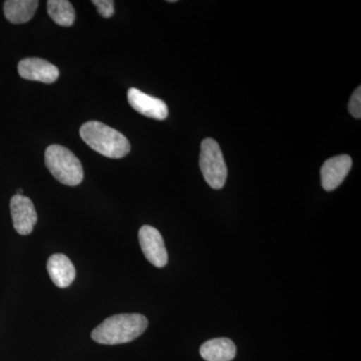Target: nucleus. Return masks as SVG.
Returning a JSON list of instances; mask_svg holds the SVG:
<instances>
[{"instance_id":"obj_1","label":"nucleus","mask_w":361,"mask_h":361,"mask_svg":"<svg viewBox=\"0 0 361 361\" xmlns=\"http://www.w3.org/2000/svg\"><path fill=\"white\" fill-rule=\"evenodd\" d=\"M148 324V319L139 313L114 315L92 330V338L104 345L128 343L141 336Z\"/></svg>"},{"instance_id":"obj_2","label":"nucleus","mask_w":361,"mask_h":361,"mask_svg":"<svg viewBox=\"0 0 361 361\" xmlns=\"http://www.w3.org/2000/svg\"><path fill=\"white\" fill-rule=\"evenodd\" d=\"M80 135L90 149L106 158L121 159L130 153V144L127 137L103 123L90 121L84 123Z\"/></svg>"},{"instance_id":"obj_3","label":"nucleus","mask_w":361,"mask_h":361,"mask_svg":"<svg viewBox=\"0 0 361 361\" xmlns=\"http://www.w3.org/2000/svg\"><path fill=\"white\" fill-rule=\"evenodd\" d=\"M45 166L61 184L78 186L84 180V169L75 154L65 147L51 145L44 154Z\"/></svg>"},{"instance_id":"obj_4","label":"nucleus","mask_w":361,"mask_h":361,"mask_svg":"<svg viewBox=\"0 0 361 361\" xmlns=\"http://www.w3.org/2000/svg\"><path fill=\"white\" fill-rule=\"evenodd\" d=\"M200 169L209 186L215 190L224 187L228 170L219 144L215 140H204L201 144Z\"/></svg>"},{"instance_id":"obj_5","label":"nucleus","mask_w":361,"mask_h":361,"mask_svg":"<svg viewBox=\"0 0 361 361\" xmlns=\"http://www.w3.org/2000/svg\"><path fill=\"white\" fill-rule=\"evenodd\" d=\"M140 245L151 264L163 268L168 263V253L161 233L152 226H142L139 231Z\"/></svg>"},{"instance_id":"obj_6","label":"nucleus","mask_w":361,"mask_h":361,"mask_svg":"<svg viewBox=\"0 0 361 361\" xmlns=\"http://www.w3.org/2000/svg\"><path fill=\"white\" fill-rule=\"evenodd\" d=\"M13 227L20 235H30L37 222V214L32 201L23 195H14L11 200Z\"/></svg>"},{"instance_id":"obj_7","label":"nucleus","mask_w":361,"mask_h":361,"mask_svg":"<svg viewBox=\"0 0 361 361\" xmlns=\"http://www.w3.org/2000/svg\"><path fill=\"white\" fill-rule=\"evenodd\" d=\"M21 78L28 80L52 84L59 78V71L49 61L39 58H28L20 61L18 66Z\"/></svg>"},{"instance_id":"obj_8","label":"nucleus","mask_w":361,"mask_h":361,"mask_svg":"<svg viewBox=\"0 0 361 361\" xmlns=\"http://www.w3.org/2000/svg\"><path fill=\"white\" fill-rule=\"evenodd\" d=\"M128 101L135 111L147 118H155V120H166L169 111L167 104L160 99H157L149 94H145L141 90L135 89L128 92Z\"/></svg>"},{"instance_id":"obj_9","label":"nucleus","mask_w":361,"mask_h":361,"mask_svg":"<svg viewBox=\"0 0 361 361\" xmlns=\"http://www.w3.org/2000/svg\"><path fill=\"white\" fill-rule=\"evenodd\" d=\"M353 166V160L348 155L332 157L323 164L320 175L322 184L325 191H334L341 186L348 177Z\"/></svg>"},{"instance_id":"obj_10","label":"nucleus","mask_w":361,"mask_h":361,"mask_svg":"<svg viewBox=\"0 0 361 361\" xmlns=\"http://www.w3.org/2000/svg\"><path fill=\"white\" fill-rule=\"evenodd\" d=\"M47 272L54 284L59 288H66L75 278V268L71 259L63 254H54L47 261Z\"/></svg>"},{"instance_id":"obj_11","label":"nucleus","mask_w":361,"mask_h":361,"mask_svg":"<svg viewBox=\"0 0 361 361\" xmlns=\"http://www.w3.org/2000/svg\"><path fill=\"white\" fill-rule=\"evenodd\" d=\"M236 346L229 338H215L202 344L200 355L206 361H231L236 356Z\"/></svg>"},{"instance_id":"obj_12","label":"nucleus","mask_w":361,"mask_h":361,"mask_svg":"<svg viewBox=\"0 0 361 361\" xmlns=\"http://www.w3.org/2000/svg\"><path fill=\"white\" fill-rule=\"evenodd\" d=\"M39 4L37 0H6L4 6V16L14 25L25 23L32 20Z\"/></svg>"},{"instance_id":"obj_13","label":"nucleus","mask_w":361,"mask_h":361,"mask_svg":"<svg viewBox=\"0 0 361 361\" xmlns=\"http://www.w3.org/2000/svg\"><path fill=\"white\" fill-rule=\"evenodd\" d=\"M47 13L56 25L68 27L75 23V8L68 0H49Z\"/></svg>"},{"instance_id":"obj_14","label":"nucleus","mask_w":361,"mask_h":361,"mask_svg":"<svg viewBox=\"0 0 361 361\" xmlns=\"http://www.w3.org/2000/svg\"><path fill=\"white\" fill-rule=\"evenodd\" d=\"M92 2L96 6L97 13L104 18H110L115 13V4L113 0H92Z\"/></svg>"},{"instance_id":"obj_15","label":"nucleus","mask_w":361,"mask_h":361,"mask_svg":"<svg viewBox=\"0 0 361 361\" xmlns=\"http://www.w3.org/2000/svg\"><path fill=\"white\" fill-rule=\"evenodd\" d=\"M349 113L353 115V118H361V87H358L357 90L353 92V96L350 97V101L348 104Z\"/></svg>"},{"instance_id":"obj_16","label":"nucleus","mask_w":361,"mask_h":361,"mask_svg":"<svg viewBox=\"0 0 361 361\" xmlns=\"http://www.w3.org/2000/svg\"><path fill=\"white\" fill-rule=\"evenodd\" d=\"M16 195H23V190L18 189V194H16Z\"/></svg>"}]
</instances>
